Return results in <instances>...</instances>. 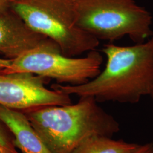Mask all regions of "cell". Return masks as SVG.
<instances>
[{
  "label": "cell",
  "mask_w": 153,
  "mask_h": 153,
  "mask_svg": "<svg viewBox=\"0 0 153 153\" xmlns=\"http://www.w3.org/2000/svg\"><path fill=\"white\" fill-rule=\"evenodd\" d=\"M102 51L107 62L98 76L81 85L54 84L52 88L97 102L136 103L145 96L153 97V35L131 46L109 43Z\"/></svg>",
  "instance_id": "cell-1"
},
{
  "label": "cell",
  "mask_w": 153,
  "mask_h": 153,
  "mask_svg": "<svg viewBox=\"0 0 153 153\" xmlns=\"http://www.w3.org/2000/svg\"><path fill=\"white\" fill-rule=\"evenodd\" d=\"M23 112L52 153H71L88 138L112 137L119 131L117 121L90 97H80L75 104Z\"/></svg>",
  "instance_id": "cell-2"
},
{
  "label": "cell",
  "mask_w": 153,
  "mask_h": 153,
  "mask_svg": "<svg viewBox=\"0 0 153 153\" xmlns=\"http://www.w3.org/2000/svg\"><path fill=\"white\" fill-rule=\"evenodd\" d=\"M76 26L109 43L127 36L135 44L153 35L152 16L134 0H69Z\"/></svg>",
  "instance_id": "cell-3"
},
{
  "label": "cell",
  "mask_w": 153,
  "mask_h": 153,
  "mask_svg": "<svg viewBox=\"0 0 153 153\" xmlns=\"http://www.w3.org/2000/svg\"><path fill=\"white\" fill-rule=\"evenodd\" d=\"M10 7L34 31L57 44L63 55L76 57L98 47V39L76 25L69 0H22Z\"/></svg>",
  "instance_id": "cell-4"
},
{
  "label": "cell",
  "mask_w": 153,
  "mask_h": 153,
  "mask_svg": "<svg viewBox=\"0 0 153 153\" xmlns=\"http://www.w3.org/2000/svg\"><path fill=\"white\" fill-rule=\"evenodd\" d=\"M102 55L94 50L83 57L63 55L57 44L43 45L30 50L16 59L1 73H28L59 83L79 85L92 79L100 72Z\"/></svg>",
  "instance_id": "cell-5"
},
{
  "label": "cell",
  "mask_w": 153,
  "mask_h": 153,
  "mask_svg": "<svg viewBox=\"0 0 153 153\" xmlns=\"http://www.w3.org/2000/svg\"><path fill=\"white\" fill-rule=\"evenodd\" d=\"M46 79L28 73H0V105L23 112L72 103L71 95L47 88Z\"/></svg>",
  "instance_id": "cell-6"
},
{
  "label": "cell",
  "mask_w": 153,
  "mask_h": 153,
  "mask_svg": "<svg viewBox=\"0 0 153 153\" xmlns=\"http://www.w3.org/2000/svg\"><path fill=\"white\" fill-rule=\"evenodd\" d=\"M53 43L30 27L11 7L0 15V54L6 59L14 60L30 50Z\"/></svg>",
  "instance_id": "cell-7"
},
{
  "label": "cell",
  "mask_w": 153,
  "mask_h": 153,
  "mask_svg": "<svg viewBox=\"0 0 153 153\" xmlns=\"http://www.w3.org/2000/svg\"><path fill=\"white\" fill-rule=\"evenodd\" d=\"M0 121L13 134V143L22 153H52L25 113L0 105Z\"/></svg>",
  "instance_id": "cell-8"
},
{
  "label": "cell",
  "mask_w": 153,
  "mask_h": 153,
  "mask_svg": "<svg viewBox=\"0 0 153 153\" xmlns=\"http://www.w3.org/2000/svg\"><path fill=\"white\" fill-rule=\"evenodd\" d=\"M138 145L111 137L96 136L82 142L71 153H131Z\"/></svg>",
  "instance_id": "cell-9"
},
{
  "label": "cell",
  "mask_w": 153,
  "mask_h": 153,
  "mask_svg": "<svg viewBox=\"0 0 153 153\" xmlns=\"http://www.w3.org/2000/svg\"><path fill=\"white\" fill-rule=\"evenodd\" d=\"M7 129L5 126L0 121V147L16 152V148L13 143V137H11Z\"/></svg>",
  "instance_id": "cell-10"
},
{
  "label": "cell",
  "mask_w": 153,
  "mask_h": 153,
  "mask_svg": "<svg viewBox=\"0 0 153 153\" xmlns=\"http://www.w3.org/2000/svg\"><path fill=\"white\" fill-rule=\"evenodd\" d=\"M131 153H153V143L149 142L143 145H139Z\"/></svg>",
  "instance_id": "cell-11"
},
{
  "label": "cell",
  "mask_w": 153,
  "mask_h": 153,
  "mask_svg": "<svg viewBox=\"0 0 153 153\" xmlns=\"http://www.w3.org/2000/svg\"><path fill=\"white\" fill-rule=\"evenodd\" d=\"M12 60L0 57V71L5 69L11 65Z\"/></svg>",
  "instance_id": "cell-12"
},
{
  "label": "cell",
  "mask_w": 153,
  "mask_h": 153,
  "mask_svg": "<svg viewBox=\"0 0 153 153\" xmlns=\"http://www.w3.org/2000/svg\"><path fill=\"white\" fill-rule=\"evenodd\" d=\"M10 8V4L5 0H0V15Z\"/></svg>",
  "instance_id": "cell-13"
},
{
  "label": "cell",
  "mask_w": 153,
  "mask_h": 153,
  "mask_svg": "<svg viewBox=\"0 0 153 153\" xmlns=\"http://www.w3.org/2000/svg\"><path fill=\"white\" fill-rule=\"evenodd\" d=\"M0 153H18L17 152H13L9 149H7L6 148H1L0 147Z\"/></svg>",
  "instance_id": "cell-14"
},
{
  "label": "cell",
  "mask_w": 153,
  "mask_h": 153,
  "mask_svg": "<svg viewBox=\"0 0 153 153\" xmlns=\"http://www.w3.org/2000/svg\"><path fill=\"white\" fill-rule=\"evenodd\" d=\"M5 1H6L9 4H10V5H11V4H13L16 3V2H20V1H21L22 0H5Z\"/></svg>",
  "instance_id": "cell-15"
}]
</instances>
